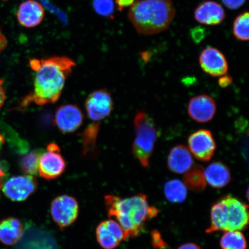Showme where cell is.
Wrapping results in <instances>:
<instances>
[{
  "instance_id": "obj_1",
  "label": "cell",
  "mask_w": 249,
  "mask_h": 249,
  "mask_svg": "<svg viewBox=\"0 0 249 249\" xmlns=\"http://www.w3.org/2000/svg\"><path fill=\"white\" fill-rule=\"evenodd\" d=\"M36 71L34 89L21 102V107L33 102L38 106L52 104L60 98L65 82L76 64L66 57H53L30 61Z\"/></svg>"
},
{
  "instance_id": "obj_2",
  "label": "cell",
  "mask_w": 249,
  "mask_h": 249,
  "mask_svg": "<svg viewBox=\"0 0 249 249\" xmlns=\"http://www.w3.org/2000/svg\"><path fill=\"white\" fill-rule=\"evenodd\" d=\"M108 216L116 218L124 232V241L135 237L142 231L149 219V205L144 195L122 198L117 196L105 197Z\"/></svg>"
},
{
  "instance_id": "obj_3",
  "label": "cell",
  "mask_w": 249,
  "mask_h": 249,
  "mask_svg": "<svg viewBox=\"0 0 249 249\" xmlns=\"http://www.w3.org/2000/svg\"><path fill=\"white\" fill-rule=\"evenodd\" d=\"M175 15L171 0H137L128 17L139 33L154 35L166 30Z\"/></svg>"
},
{
  "instance_id": "obj_4",
  "label": "cell",
  "mask_w": 249,
  "mask_h": 249,
  "mask_svg": "<svg viewBox=\"0 0 249 249\" xmlns=\"http://www.w3.org/2000/svg\"><path fill=\"white\" fill-rule=\"evenodd\" d=\"M249 216L247 204L231 196H226L212 207L210 226L206 232L241 231L247 228Z\"/></svg>"
},
{
  "instance_id": "obj_5",
  "label": "cell",
  "mask_w": 249,
  "mask_h": 249,
  "mask_svg": "<svg viewBox=\"0 0 249 249\" xmlns=\"http://www.w3.org/2000/svg\"><path fill=\"white\" fill-rule=\"evenodd\" d=\"M134 124L136 137L132 146L133 153L142 167H147L158 139V130L153 118L144 111L136 115Z\"/></svg>"
},
{
  "instance_id": "obj_6",
  "label": "cell",
  "mask_w": 249,
  "mask_h": 249,
  "mask_svg": "<svg viewBox=\"0 0 249 249\" xmlns=\"http://www.w3.org/2000/svg\"><path fill=\"white\" fill-rule=\"evenodd\" d=\"M85 107L90 121L101 124L110 116L114 103L110 92L107 89H101L90 93L86 99Z\"/></svg>"
},
{
  "instance_id": "obj_7",
  "label": "cell",
  "mask_w": 249,
  "mask_h": 249,
  "mask_svg": "<svg viewBox=\"0 0 249 249\" xmlns=\"http://www.w3.org/2000/svg\"><path fill=\"white\" fill-rule=\"evenodd\" d=\"M66 163L60 153V149L54 143L47 147V151L40 156L38 173L46 179L58 178L64 172Z\"/></svg>"
},
{
  "instance_id": "obj_8",
  "label": "cell",
  "mask_w": 249,
  "mask_h": 249,
  "mask_svg": "<svg viewBox=\"0 0 249 249\" xmlns=\"http://www.w3.org/2000/svg\"><path fill=\"white\" fill-rule=\"evenodd\" d=\"M51 214L54 222L64 229L75 222L79 214V205L71 196H58L52 201Z\"/></svg>"
},
{
  "instance_id": "obj_9",
  "label": "cell",
  "mask_w": 249,
  "mask_h": 249,
  "mask_svg": "<svg viewBox=\"0 0 249 249\" xmlns=\"http://www.w3.org/2000/svg\"><path fill=\"white\" fill-rule=\"evenodd\" d=\"M190 152L197 160L210 161L216 149V142L209 130L200 129L189 136L188 140Z\"/></svg>"
},
{
  "instance_id": "obj_10",
  "label": "cell",
  "mask_w": 249,
  "mask_h": 249,
  "mask_svg": "<svg viewBox=\"0 0 249 249\" xmlns=\"http://www.w3.org/2000/svg\"><path fill=\"white\" fill-rule=\"evenodd\" d=\"M38 182L33 176L12 177L5 183L3 192L6 197L15 202L23 201L36 192Z\"/></svg>"
},
{
  "instance_id": "obj_11",
  "label": "cell",
  "mask_w": 249,
  "mask_h": 249,
  "mask_svg": "<svg viewBox=\"0 0 249 249\" xmlns=\"http://www.w3.org/2000/svg\"><path fill=\"white\" fill-rule=\"evenodd\" d=\"M83 121V112L75 105H62L56 110L54 123L62 132L71 133L75 132L82 126Z\"/></svg>"
},
{
  "instance_id": "obj_12",
  "label": "cell",
  "mask_w": 249,
  "mask_h": 249,
  "mask_svg": "<svg viewBox=\"0 0 249 249\" xmlns=\"http://www.w3.org/2000/svg\"><path fill=\"white\" fill-rule=\"evenodd\" d=\"M199 62L202 70L213 77L225 75L229 70L225 55L213 47H207L201 53Z\"/></svg>"
},
{
  "instance_id": "obj_13",
  "label": "cell",
  "mask_w": 249,
  "mask_h": 249,
  "mask_svg": "<svg viewBox=\"0 0 249 249\" xmlns=\"http://www.w3.org/2000/svg\"><path fill=\"white\" fill-rule=\"evenodd\" d=\"M216 112V104L213 98L205 94L195 96L190 100L188 113L192 120L205 123L213 120Z\"/></svg>"
},
{
  "instance_id": "obj_14",
  "label": "cell",
  "mask_w": 249,
  "mask_h": 249,
  "mask_svg": "<svg viewBox=\"0 0 249 249\" xmlns=\"http://www.w3.org/2000/svg\"><path fill=\"white\" fill-rule=\"evenodd\" d=\"M98 242L104 249H113L124 240V232L116 221H104L97 227L96 231Z\"/></svg>"
},
{
  "instance_id": "obj_15",
  "label": "cell",
  "mask_w": 249,
  "mask_h": 249,
  "mask_svg": "<svg viewBox=\"0 0 249 249\" xmlns=\"http://www.w3.org/2000/svg\"><path fill=\"white\" fill-rule=\"evenodd\" d=\"M45 15V9L40 3L34 0H27L18 7L17 18L21 26L33 28L42 23Z\"/></svg>"
},
{
  "instance_id": "obj_16",
  "label": "cell",
  "mask_w": 249,
  "mask_h": 249,
  "mask_svg": "<svg viewBox=\"0 0 249 249\" xmlns=\"http://www.w3.org/2000/svg\"><path fill=\"white\" fill-rule=\"evenodd\" d=\"M195 17L201 24L214 26L222 23L226 14L223 8L217 2L207 1L202 2L196 8Z\"/></svg>"
},
{
  "instance_id": "obj_17",
  "label": "cell",
  "mask_w": 249,
  "mask_h": 249,
  "mask_svg": "<svg viewBox=\"0 0 249 249\" xmlns=\"http://www.w3.org/2000/svg\"><path fill=\"white\" fill-rule=\"evenodd\" d=\"M194 166L191 152L186 146L177 145L171 149L167 158L169 169L176 174L185 173Z\"/></svg>"
},
{
  "instance_id": "obj_18",
  "label": "cell",
  "mask_w": 249,
  "mask_h": 249,
  "mask_svg": "<svg viewBox=\"0 0 249 249\" xmlns=\"http://www.w3.org/2000/svg\"><path fill=\"white\" fill-rule=\"evenodd\" d=\"M207 183L213 188L220 189L228 185L231 180L229 167L222 161L212 163L204 170Z\"/></svg>"
},
{
  "instance_id": "obj_19",
  "label": "cell",
  "mask_w": 249,
  "mask_h": 249,
  "mask_svg": "<svg viewBox=\"0 0 249 249\" xmlns=\"http://www.w3.org/2000/svg\"><path fill=\"white\" fill-rule=\"evenodd\" d=\"M23 232V226L18 218L9 217L0 221V241L11 246L19 241Z\"/></svg>"
},
{
  "instance_id": "obj_20",
  "label": "cell",
  "mask_w": 249,
  "mask_h": 249,
  "mask_svg": "<svg viewBox=\"0 0 249 249\" xmlns=\"http://www.w3.org/2000/svg\"><path fill=\"white\" fill-rule=\"evenodd\" d=\"M183 183L187 189L193 192H203L207 186L204 176V169L201 165L196 164L187 171L183 176Z\"/></svg>"
},
{
  "instance_id": "obj_21",
  "label": "cell",
  "mask_w": 249,
  "mask_h": 249,
  "mask_svg": "<svg viewBox=\"0 0 249 249\" xmlns=\"http://www.w3.org/2000/svg\"><path fill=\"white\" fill-rule=\"evenodd\" d=\"M164 192L167 200L173 203H182L188 195L186 186L179 179L170 180L165 183Z\"/></svg>"
},
{
  "instance_id": "obj_22",
  "label": "cell",
  "mask_w": 249,
  "mask_h": 249,
  "mask_svg": "<svg viewBox=\"0 0 249 249\" xmlns=\"http://www.w3.org/2000/svg\"><path fill=\"white\" fill-rule=\"evenodd\" d=\"M222 249H246L247 243L240 231H226L220 240Z\"/></svg>"
},
{
  "instance_id": "obj_23",
  "label": "cell",
  "mask_w": 249,
  "mask_h": 249,
  "mask_svg": "<svg viewBox=\"0 0 249 249\" xmlns=\"http://www.w3.org/2000/svg\"><path fill=\"white\" fill-rule=\"evenodd\" d=\"M42 153L41 151L34 150L24 155L20 161L21 170L28 175H36L38 173L39 160Z\"/></svg>"
},
{
  "instance_id": "obj_24",
  "label": "cell",
  "mask_w": 249,
  "mask_h": 249,
  "mask_svg": "<svg viewBox=\"0 0 249 249\" xmlns=\"http://www.w3.org/2000/svg\"><path fill=\"white\" fill-rule=\"evenodd\" d=\"M249 14L248 12L239 15L233 24V35L239 40L248 41L249 40Z\"/></svg>"
},
{
  "instance_id": "obj_25",
  "label": "cell",
  "mask_w": 249,
  "mask_h": 249,
  "mask_svg": "<svg viewBox=\"0 0 249 249\" xmlns=\"http://www.w3.org/2000/svg\"><path fill=\"white\" fill-rule=\"evenodd\" d=\"M93 8L99 15L105 17H112L114 10L113 0H93Z\"/></svg>"
},
{
  "instance_id": "obj_26",
  "label": "cell",
  "mask_w": 249,
  "mask_h": 249,
  "mask_svg": "<svg viewBox=\"0 0 249 249\" xmlns=\"http://www.w3.org/2000/svg\"><path fill=\"white\" fill-rule=\"evenodd\" d=\"M152 244L155 249H166L167 245L164 242L160 232L154 230L151 232Z\"/></svg>"
},
{
  "instance_id": "obj_27",
  "label": "cell",
  "mask_w": 249,
  "mask_h": 249,
  "mask_svg": "<svg viewBox=\"0 0 249 249\" xmlns=\"http://www.w3.org/2000/svg\"><path fill=\"white\" fill-rule=\"evenodd\" d=\"M206 30L204 28L197 27L191 30L192 38L195 43H200L206 35Z\"/></svg>"
},
{
  "instance_id": "obj_28",
  "label": "cell",
  "mask_w": 249,
  "mask_h": 249,
  "mask_svg": "<svg viewBox=\"0 0 249 249\" xmlns=\"http://www.w3.org/2000/svg\"><path fill=\"white\" fill-rule=\"evenodd\" d=\"M224 4L230 9H238L245 4L246 0H222Z\"/></svg>"
},
{
  "instance_id": "obj_29",
  "label": "cell",
  "mask_w": 249,
  "mask_h": 249,
  "mask_svg": "<svg viewBox=\"0 0 249 249\" xmlns=\"http://www.w3.org/2000/svg\"><path fill=\"white\" fill-rule=\"evenodd\" d=\"M136 0H116L118 11H122L124 8L132 6Z\"/></svg>"
},
{
  "instance_id": "obj_30",
  "label": "cell",
  "mask_w": 249,
  "mask_h": 249,
  "mask_svg": "<svg viewBox=\"0 0 249 249\" xmlns=\"http://www.w3.org/2000/svg\"><path fill=\"white\" fill-rule=\"evenodd\" d=\"M232 82V77L226 74L222 76L219 80V85L222 88H226V87L231 85Z\"/></svg>"
},
{
  "instance_id": "obj_31",
  "label": "cell",
  "mask_w": 249,
  "mask_h": 249,
  "mask_svg": "<svg viewBox=\"0 0 249 249\" xmlns=\"http://www.w3.org/2000/svg\"><path fill=\"white\" fill-rule=\"evenodd\" d=\"M3 85H4V82L2 80L0 79V108L4 104L6 97L5 89Z\"/></svg>"
},
{
  "instance_id": "obj_32",
  "label": "cell",
  "mask_w": 249,
  "mask_h": 249,
  "mask_svg": "<svg viewBox=\"0 0 249 249\" xmlns=\"http://www.w3.org/2000/svg\"><path fill=\"white\" fill-rule=\"evenodd\" d=\"M5 176L6 173L4 166L0 163V189L2 188Z\"/></svg>"
},
{
  "instance_id": "obj_33",
  "label": "cell",
  "mask_w": 249,
  "mask_h": 249,
  "mask_svg": "<svg viewBox=\"0 0 249 249\" xmlns=\"http://www.w3.org/2000/svg\"><path fill=\"white\" fill-rule=\"evenodd\" d=\"M177 249H202L199 246L194 244V243H188L183 244Z\"/></svg>"
},
{
  "instance_id": "obj_34",
  "label": "cell",
  "mask_w": 249,
  "mask_h": 249,
  "mask_svg": "<svg viewBox=\"0 0 249 249\" xmlns=\"http://www.w3.org/2000/svg\"><path fill=\"white\" fill-rule=\"evenodd\" d=\"M7 45V40L5 36L0 33V52L4 51Z\"/></svg>"
},
{
  "instance_id": "obj_35",
  "label": "cell",
  "mask_w": 249,
  "mask_h": 249,
  "mask_svg": "<svg viewBox=\"0 0 249 249\" xmlns=\"http://www.w3.org/2000/svg\"><path fill=\"white\" fill-rule=\"evenodd\" d=\"M5 143V139L4 136H3L1 134H0V151H1V149L2 147V145H4Z\"/></svg>"
},
{
  "instance_id": "obj_36",
  "label": "cell",
  "mask_w": 249,
  "mask_h": 249,
  "mask_svg": "<svg viewBox=\"0 0 249 249\" xmlns=\"http://www.w3.org/2000/svg\"><path fill=\"white\" fill-rule=\"evenodd\" d=\"M142 57L143 60H144L145 61H147L149 60V55H148L147 53H142Z\"/></svg>"
}]
</instances>
